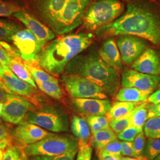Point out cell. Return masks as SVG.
<instances>
[{
	"label": "cell",
	"mask_w": 160,
	"mask_h": 160,
	"mask_svg": "<svg viewBox=\"0 0 160 160\" xmlns=\"http://www.w3.org/2000/svg\"><path fill=\"white\" fill-rule=\"evenodd\" d=\"M96 34L99 38L137 36L160 45V14L144 1H131L125 12L114 22L97 29Z\"/></svg>",
	"instance_id": "cell-1"
},
{
	"label": "cell",
	"mask_w": 160,
	"mask_h": 160,
	"mask_svg": "<svg viewBox=\"0 0 160 160\" xmlns=\"http://www.w3.org/2000/svg\"><path fill=\"white\" fill-rule=\"evenodd\" d=\"M93 0H24L28 11L55 34L63 35L82 23Z\"/></svg>",
	"instance_id": "cell-2"
},
{
	"label": "cell",
	"mask_w": 160,
	"mask_h": 160,
	"mask_svg": "<svg viewBox=\"0 0 160 160\" xmlns=\"http://www.w3.org/2000/svg\"><path fill=\"white\" fill-rule=\"evenodd\" d=\"M92 38L91 33L63 34L43 46L35 62L49 74L59 75L69 62L90 46Z\"/></svg>",
	"instance_id": "cell-3"
},
{
	"label": "cell",
	"mask_w": 160,
	"mask_h": 160,
	"mask_svg": "<svg viewBox=\"0 0 160 160\" xmlns=\"http://www.w3.org/2000/svg\"><path fill=\"white\" fill-rule=\"evenodd\" d=\"M65 74L79 75L97 84L109 96L114 97L119 90L120 77L119 71L110 67L96 51L81 53L69 62Z\"/></svg>",
	"instance_id": "cell-4"
},
{
	"label": "cell",
	"mask_w": 160,
	"mask_h": 160,
	"mask_svg": "<svg viewBox=\"0 0 160 160\" xmlns=\"http://www.w3.org/2000/svg\"><path fill=\"white\" fill-rule=\"evenodd\" d=\"M22 123L34 124L56 133L67 132L70 128L68 115L61 106L55 104L35 106L29 111Z\"/></svg>",
	"instance_id": "cell-5"
},
{
	"label": "cell",
	"mask_w": 160,
	"mask_h": 160,
	"mask_svg": "<svg viewBox=\"0 0 160 160\" xmlns=\"http://www.w3.org/2000/svg\"><path fill=\"white\" fill-rule=\"evenodd\" d=\"M124 10V5L120 0H96L87 8L82 23L87 29L97 30L112 23Z\"/></svg>",
	"instance_id": "cell-6"
},
{
	"label": "cell",
	"mask_w": 160,
	"mask_h": 160,
	"mask_svg": "<svg viewBox=\"0 0 160 160\" xmlns=\"http://www.w3.org/2000/svg\"><path fill=\"white\" fill-rule=\"evenodd\" d=\"M79 148V140L74 135L68 133L57 134L43 139L36 143L23 147L26 156H55L63 154Z\"/></svg>",
	"instance_id": "cell-7"
},
{
	"label": "cell",
	"mask_w": 160,
	"mask_h": 160,
	"mask_svg": "<svg viewBox=\"0 0 160 160\" xmlns=\"http://www.w3.org/2000/svg\"><path fill=\"white\" fill-rule=\"evenodd\" d=\"M63 86L72 98L108 99L109 96L97 84L85 77L76 74H63Z\"/></svg>",
	"instance_id": "cell-8"
},
{
	"label": "cell",
	"mask_w": 160,
	"mask_h": 160,
	"mask_svg": "<svg viewBox=\"0 0 160 160\" xmlns=\"http://www.w3.org/2000/svg\"><path fill=\"white\" fill-rule=\"evenodd\" d=\"M36 106L26 97L10 94L3 103L1 118L9 123L18 125L22 123L30 110Z\"/></svg>",
	"instance_id": "cell-9"
},
{
	"label": "cell",
	"mask_w": 160,
	"mask_h": 160,
	"mask_svg": "<svg viewBox=\"0 0 160 160\" xmlns=\"http://www.w3.org/2000/svg\"><path fill=\"white\" fill-rule=\"evenodd\" d=\"M55 133L48 131L36 125L22 123L10 131V139L16 146L23 148L30 144L53 135Z\"/></svg>",
	"instance_id": "cell-10"
},
{
	"label": "cell",
	"mask_w": 160,
	"mask_h": 160,
	"mask_svg": "<svg viewBox=\"0 0 160 160\" xmlns=\"http://www.w3.org/2000/svg\"><path fill=\"white\" fill-rule=\"evenodd\" d=\"M12 41L26 62H35L42 46L34 34L28 29L20 30L12 36Z\"/></svg>",
	"instance_id": "cell-11"
},
{
	"label": "cell",
	"mask_w": 160,
	"mask_h": 160,
	"mask_svg": "<svg viewBox=\"0 0 160 160\" xmlns=\"http://www.w3.org/2000/svg\"><path fill=\"white\" fill-rule=\"evenodd\" d=\"M2 68L4 73L1 80L6 87L13 94L29 98L33 104H38L37 88L17 77L7 65H3Z\"/></svg>",
	"instance_id": "cell-12"
},
{
	"label": "cell",
	"mask_w": 160,
	"mask_h": 160,
	"mask_svg": "<svg viewBox=\"0 0 160 160\" xmlns=\"http://www.w3.org/2000/svg\"><path fill=\"white\" fill-rule=\"evenodd\" d=\"M160 82L157 75L146 74L135 69H127L122 75V87H133L144 92L152 93Z\"/></svg>",
	"instance_id": "cell-13"
},
{
	"label": "cell",
	"mask_w": 160,
	"mask_h": 160,
	"mask_svg": "<svg viewBox=\"0 0 160 160\" xmlns=\"http://www.w3.org/2000/svg\"><path fill=\"white\" fill-rule=\"evenodd\" d=\"M122 62L131 65L147 49L144 40L131 35L120 36L117 40Z\"/></svg>",
	"instance_id": "cell-14"
},
{
	"label": "cell",
	"mask_w": 160,
	"mask_h": 160,
	"mask_svg": "<svg viewBox=\"0 0 160 160\" xmlns=\"http://www.w3.org/2000/svg\"><path fill=\"white\" fill-rule=\"evenodd\" d=\"M12 16L22 22L34 34L42 48L55 38V34L51 29L42 23L30 12L22 10Z\"/></svg>",
	"instance_id": "cell-15"
},
{
	"label": "cell",
	"mask_w": 160,
	"mask_h": 160,
	"mask_svg": "<svg viewBox=\"0 0 160 160\" xmlns=\"http://www.w3.org/2000/svg\"><path fill=\"white\" fill-rule=\"evenodd\" d=\"M71 103L76 112L86 117L106 115L112 106L108 99L98 98H73Z\"/></svg>",
	"instance_id": "cell-16"
},
{
	"label": "cell",
	"mask_w": 160,
	"mask_h": 160,
	"mask_svg": "<svg viewBox=\"0 0 160 160\" xmlns=\"http://www.w3.org/2000/svg\"><path fill=\"white\" fill-rule=\"evenodd\" d=\"M132 68L143 74L160 76V52L147 48L132 63Z\"/></svg>",
	"instance_id": "cell-17"
},
{
	"label": "cell",
	"mask_w": 160,
	"mask_h": 160,
	"mask_svg": "<svg viewBox=\"0 0 160 160\" xmlns=\"http://www.w3.org/2000/svg\"><path fill=\"white\" fill-rule=\"evenodd\" d=\"M99 56L110 67L120 71L122 69V60L120 52L113 38L106 40L99 49Z\"/></svg>",
	"instance_id": "cell-18"
},
{
	"label": "cell",
	"mask_w": 160,
	"mask_h": 160,
	"mask_svg": "<svg viewBox=\"0 0 160 160\" xmlns=\"http://www.w3.org/2000/svg\"><path fill=\"white\" fill-rule=\"evenodd\" d=\"M70 129L79 140V145L91 143V130L87 121L78 115H73L70 120Z\"/></svg>",
	"instance_id": "cell-19"
},
{
	"label": "cell",
	"mask_w": 160,
	"mask_h": 160,
	"mask_svg": "<svg viewBox=\"0 0 160 160\" xmlns=\"http://www.w3.org/2000/svg\"><path fill=\"white\" fill-rule=\"evenodd\" d=\"M150 92H144L133 87H122L116 95V99L120 102H144L148 100L151 94Z\"/></svg>",
	"instance_id": "cell-20"
},
{
	"label": "cell",
	"mask_w": 160,
	"mask_h": 160,
	"mask_svg": "<svg viewBox=\"0 0 160 160\" xmlns=\"http://www.w3.org/2000/svg\"><path fill=\"white\" fill-rule=\"evenodd\" d=\"M138 105V103L135 102H116L112 104L106 114V117L109 121L123 118L131 113Z\"/></svg>",
	"instance_id": "cell-21"
},
{
	"label": "cell",
	"mask_w": 160,
	"mask_h": 160,
	"mask_svg": "<svg viewBox=\"0 0 160 160\" xmlns=\"http://www.w3.org/2000/svg\"><path fill=\"white\" fill-rule=\"evenodd\" d=\"M8 67L20 79L27 82L36 88H38L29 69L26 68L22 60L20 59V58L12 57Z\"/></svg>",
	"instance_id": "cell-22"
},
{
	"label": "cell",
	"mask_w": 160,
	"mask_h": 160,
	"mask_svg": "<svg viewBox=\"0 0 160 160\" xmlns=\"http://www.w3.org/2000/svg\"><path fill=\"white\" fill-rule=\"evenodd\" d=\"M117 139H118L117 135L110 127L92 133L91 142L92 147L96 149L98 152L108 143Z\"/></svg>",
	"instance_id": "cell-23"
},
{
	"label": "cell",
	"mask_w": 160,
	"mask_h": 160,
	"mask_svg": "<svg viewBox=\"0 0 160 160\" xmlns=\"http://www.w3.org/2000/svg\"><path fill=\"white\" fill-rule=\"evenodd\" d=\"M34 81L40 90L49 96L58 100H60L63 98V92L58 80L41 81L36 80Z\"/></svg>",
	"instance_id": "cell-24"
},
{
	"label": "cell",
	"mask_w": 160,
	"mask_h": 160,
	"mask_svg": "<svg viewBox=\"0 0 160 160\" xmlns=\"http://www.w3.org/2000/svg\"><path fill=\"white\" fill-rule=\"evenodd\" d=\"M148 119V106L143 103L137 106L132 112L131 125L143 131V126Z\"/></svg>",
	"instance_id": "cell-25"
},
{
	"label": "cell",
	"mask_w": 160,
	"mask_h": 160,
	"mask_svg": "<svg viewBox=\"0 0 160 160\" xmlns=\"http://www.w3.org/2000/svg\"><path fill=\"white\" fill-rule=\"evenodd\" d=\"M20 30V25L11 20L0 18V41H12V36Z\"/></svg>",
	"instance_id": "cell-26"
},
{
	"label": "cell",
	"mask_w": 160,
	"mask_h": 160,
	"mask_svg": "<svg viewBox=\"0 0 160 160\" xmlns=\"http://www.w3.org/2000/svg\"><path fill=\"white\" fill-rule=\"evenodd\" d=\"M122 143L118 139L108 143L103 148L98 151L99 159L106 157H114L120 158L122 156Z\"/></svg>",
	"instance_id": "cell-27"
},
{
	"label": "cell",
	"mask_w": 160,
	"mask_h": 160,
	"mask_svg": "<svg viewBox=\"0 0 160 160\" xmlns=\"http://www.w3.org/2000/svg\"><path fill=\"white\" fill-rule=\"evenodd\" d=\"M160 155V139L148 138L146 140L143 157L147 160H154Z\"/></svg>",
	"instance_id": "cell-28"
},
{
	"label": "cell",
	"mask_w": 160,
	"mask_h": 160,
	"mask_svg": "<svg viewBox=\"0 0 160 160\" xmlns=\"http://www.w3.org/2000/svg\"><path fill=\"white\" fill-rule=\"evenodd\" d=\"M145 137L160 139V117L149 118L143 129Z\"/></svg>",
	"instance_id": "cell-29"
},
{
	"label": "cell",
	"mask_w": 160,
	"mask_h": 160,
	"mask_svg": "<svg viewBox=\"0 0 160 160\" xmlns=\"http://www.w3.org/2000/svg\"><path fill=\"white\" fill-rule=\"evenodd\" d=\"M78 148L69 151L63 154L55 156L35 155L27 156L26 160H75Z\"/></svg>",
	"instance_id": "cell-30"
},
{
	"label": "cell",
	"mask_w": 160,
	"mask_h": 160,
	"mask_svg": "<svg viewBox=\"0 0 160 160\" xmlns=\"http://www.w3.org/2000/svg\"><path fill=\"white\" fill-rule=\"evenodd\" d=\"M24 65L26 67V68L29 69L34 80H39L41 81L58 80L55 77L49 74L48 72L40 68V67L38 68L37 67H35L34 65H32L27 62H25Z\"/></svg>",
	"instance_id": "cell-31"
},
{
	"label": "cell",
	"mask_w": 160,
	"mask_h": 160,
	"mask_svg": "<svg viewBox=\"0 0 160 160\" xmlns=\"http://www.w3.org/2000/svg\"><path fill=\"white\" fill-rule=\"evenodd\" d=\"M132 112L123 118L109 121L110 128L116 133V135L124 131L131 124Z\"/></svg>",
	"instance_id": "cell-32"
},
{
	"label": "cell",
	"mask_w": 160,
	"mask_h": 160,
	"mask_svg": "<svg viewBox=\"0 0 160 160\" xmlns=\"http://www.w3.org/2000/svg\"><path fill=\"white\" fill-rule=\"evenodd\" d=\"M145 138L143 131L140 132L132 142L135 157L140 160H147L143 157V149L146 142Z\"/></svg>",
	"instance_id": "cell-33"
},
{
	"label": "cell",
	"mask_w": 160,
	"mask_h": 160,
	"mask_svg": "<svg viewBox=\"0 0 160 160\" xmlns=\"http://www.w3.org/2000/svg\"><path fill=\"white\" fill-rule=\"evenodd\" d=\"M27 156L24 154L23 149L16 145H9L4 152L2 160H26Z\"/></svg>",
	"instance_id": "cell-34"
},
{
	"label": "cell",
	"mask_w": 160,
	"mask_h": 160,
	"mask_svg": "<svg viewBox=\"0 0 160 160\" xmlns=\"http://www.w3.org/2000/svg\"><path fill=\"white\" fill-rule=\"evenodd\" d=\"M22 10L20 7L16 3L0 0V17H10Z\"/></svg>",
	"instance_id": "cell-35"
},
{
	"label": "cell",
	"mask_w": 160,
	"mask_h": 160,
	"mask_svg": "<svg viewBox=\"0 0 160 160\" xmlns=\"http://www.w3.org/2000/svg\"><path fill=\"white\" fill-rule=\"evenodd\" d=\"M141 131H140L137 128L131 124L124 131L117 134V137L121 141L133 142L138 133Z\"/></svg>",
	"instance_id": "cell-36"
},
{
	"label": "cell",
	"mask_w": 160,
	"mask_h": 160,
	"mask_svg": "<svg viewBox=\"0 0 160 160\" xmlns=\"http://www.w3.org/2000/svg\"><path fill=\"white\" fill-rule=\"evenodd\" d=\"M92 147L91 143L79 145L75 160H92Z\"/></svg>",
	"instance_id": "cell-37"
},
{
	"label": "cell",
	"mask_w": 160,
	"mask_h": 160,
	"mask_svg": "<svg viewBox=\"0 0 160 160\" xmlns=\"http://www.w3.org/2000/svg\"><path fill=\"white\" fill-rule=\"evenodd\" d=\"M122 157H135V154L133 148L132 142L122 141Z\"/></svg>",
	"instance_id": "cell-38"
},
{
	"label": "cell",
	"mask_w": 160,
	"mask_h": 160,
	"mask_svg": "<svg viewBox=\"0 0 160 160\" xmlns=\"http://www.w3.org/2000/svg\"><path fill=\"white\" fill-rule=\"evenodd\" d=\"M86 120L87 121L89 125L92 133H94L95 132H97L102 129H104L103 126H102L97 120L94 119L93 116H89L86 117Z\"/></svg>",
	"instance_id": "cell-39"
},
{
	"label": "cell",
	"mask_w": 160,
	"mask_h": 160,
	"mask_svg": "<svg viewBox=\"0 0 160 160\" xmlns=\"http://www.w3.org/2000/svg\"><path fill=\"white\" fill-rule=\"evenodd\" d=\"M12 57L6 50L0 45V63L2 66L7 65L10 62Z\"/></svg>",
	"instance_id": "cell-40"
},
{
	"label": "cell",
	"mask_w": 160,
	"mask_h": 160,
	"mask_svg": "<svg viewBox=\"0 0 160 160\" xmlns=\"http://www.w3.org/2000/svg\"><path fill=\"white\" fill-rule=\"evenodd\" d=\"M0 138L8 139L11 141L10 131L7 125L1 120H0Z\"/></svg>",
	"instance_id": "cell-41"
},
{
	"label": "cell",
	"mask_w": 160,
	"mask_h": 160,
	"mask_svg": "<svg viewBox=\"0 0 160 160\" xmlns=\"http://www.w3.org/2000/svg\"><path fill=\"white\" fill-rule=\"evenodd\" d=\"M154 117H160V103L148 106V119Z\"/></svg>",
	"instance_id": "cell-42"
},
{
	"label": "cell",
	"mask_w": 160,
	"mask_h": 160,
	"mask_svg": "<svg viewBox=\"0 0 160 160\" xmlns=\"http://www.w3.org/2000/svg\"><path fill=\"white\" fill-rule=\"evenodd\" d=\"M94 119L97 120V122L103 126L104 129L110 128L109 121L105 115H99V116H93Z\"/></svg>",
	"instance_id": "cell-43"
},
{
	"label": "cell",
	"mask_w": 160,
	"mask_h": 160,
	"mask_svg": "<svg viewBox=\"0 0 160 160\" xmlns=\"http://www.w3.org/2000/svg\"><path fill=\"white\" fill-rule=\"evenodd\" d=\"M149 103L153 104H157L160 103V90L152 92L148 99Z\"/></svg>",
	"instance_id": "cell-44"
},
{
	"label": "cell",
	"mask_w": 160,
	"mask_h": 160,
	"mask_svg": "<svg viewBox=\"0 0 160 160\" xmlns=\"http://www.w3.org/2000/svg\"><path fill=\"white\" fill-rule=\"evenodd\" d=\"M9 94L4 88L0 86V103H4Z\"/></svg>",
	"instance_id": "cell-45"
},
{
	"label": "cell",
	"mask_w": 160,
	"mask_h": 160,
	"mask_svg": "<svg viewBox=\"0 0 160 160\" xmlns=\"http://www.w3.org/2000/svg\"><path fill=\"white\" fill-rule=\"evenodd\" d=\"M11 143L12 142L8 139L0 138V148L3 150L6 149L9 145H11Z\"/></svg>",
	"instance_id": "cell-46"
},
{
	"label": "cell",
	"mask_w": 160,
	"mask_h": 160,
	"mask_svg": "<svg viewBox=\"0 0 160 160\" xmlns=\"http://www.w3.org/2000/svg\"><path fill=\"white\" fill-rule=\"evenodd\" d=\"M0 86L1 87H2V88H4L5 90H6L7 92H8V93H9V94H13L12 92H10L7 87H6V86H5V84H4V83L2 82V80H0Z\"/></svg>",
	"instance_id": "cell-47"
},
{
	"label": "cell",
	"mask_w": 160,
	"mask_h": 160,
	"mask_svg": "<svg viewBox=\"0 0 160 160\" xmlns=\"http://www.w3.org/2000/svg\"><path fill=\"white\" fill-rule=\"evenodd\" d=\"M120 160H140L135 157H121Z\"/></svg>",
	"instance_id": "cell-48"
},
{
	"label": "cell",
	"mask_w": 160,
	"mask_h": 160,
	"mask_svg": "<svg viewBox=\"0 0 160 160\" xmlns=\"http://www.w3.org/2000/svg\"><path fill=\"white\" fill-rule=\"evenodd\" d=\"M3 73H4V70H3V68L2 66L1 65V63H0V80H1L2 76H3Z\"/></svg>",
	"instance_id": "cell-49"
},
{
	"label": "cell",
	"mask_w": 160,
	"mask_h": 160,
	"mask_svg": "<svg viewBox=\"0 0 160 160\" xmlns=\"http://www.w3.org/2000/svg\"><path fill=\"white\" fill-rule=\"evenodd\" d=\"M2 150H3V149H2L0 148V160H2V158H3L4 152H3Z\"/></svg>",
	"instance_id": "cell-50"
},
{
	"label": "cell",
	"mask_w": 160,
	"mask_h": 160,
	"mask_svg": "<svg viewBox=\"0 0 160 160\" xmlns=\"http://www.w3.org/2000/svg\"><path fill=\"white\" fill-rule=\"evenodd\" d=\"M2 107H3V103H0V116L1 115V112H2Z\"/></svg>",
	"instance_id": "cell-51"
},
{
	"label": "cell",
	"mask_w": 160,
	"mask_h": 160,
	"mask_svg": "<svg viewBox=\"0 0 160 160\" xmlns=\"http://www.w3.org/2000/svg\"><path fill=\"white\" fill-rule=\"evenodd\" d=\"M110 157H104L102 159H100V160H110Z\"/></svg>",
	"instance_id": "cell-52"
},
{
	"label": "cell",
	"mask_w": 160,
	"mask_h": 160,
	"mask_svg": "<svg viewBox=\"0 0 160 160\" xmlns=\"http://www.w3.org/2000/svg\"><path fill=\"white\" fill-rule=\"evenodd\" d=\"M160 160V155H159L157 157H156V158H155L154 160Z\"/></svg>",
	"instance_id": "cell-53"
},
{
	"label": "cell",
	"mask_w": 160,
	"mask_h": 160,
	"mask_svg": "<svg viewBox=\"0 0 160 160\" xmlns=\"http://www.w3.org/2000/svg\"><path fill=\"white\" fill-rule=\"evenodd\" d=\"M123 1H131L132 0H122Z\"/></svg>",
	"instance_id": "cell-54"
},
{
	"label": "cell",
	"mask_w": 160,
	"mask_h": 160,
	"mask_svg": "<svg viewBox=\"0 0 160 160\" xmlns=\"http://www.w3.org/2000/svg\"><path fill=\"white\" fill-rule=\"evenodd\" d=\"M158 1H160V0H158Z\"/></svg>",
	"instance_id": "cell-55"
},
{
	"label": "cell",
	"mask_w": 160,
	"mask_h": 160,
	"mask_svg": "<svg viewBox=\"0 0 160 160\" xmlns=\"http://www.w3.org/2000/svg\"></svg>",
	"instance_id": "cell-56"
}]
</instances>
